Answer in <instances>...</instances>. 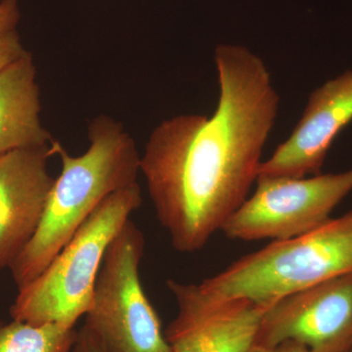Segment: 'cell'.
<instances>
[{
    "mask_svg": "<svg viewBox=\"0 0 352 352\" xmlns=\"http://www.w3.org/2000/svg\"><path fill=\"white\" fill-rule=\"evenodd\" d=\"M352 191V168L311 177H258L256 189L222 226L234 240L283 241L318 228Z\"/></svg>",
    "mask_w": 352,
    "mask_h": 352,
    "instance_id": "obj_6",
    "label": "cell"
},
{
    "mask_svg": "<svg viewBox=\"0 0 352 352\" xmlns=\"http://www.w3.org/2000/svg\"><path fill=\"white\" fill-rule=\"evenodd\" d=\"M72 352H106L100 340L87 325H83L76 333Z\"/></svg>",
    "mask_w": 352,
    "mask_h": 352,
    "instance_id": "obj_15",
    "label": "cell"
},
{
    "mask_svg": "<svg viewBox=\"0 0 352 352\" xmlns=\"http://www.w3.org/2000/svg\"><path fill=\"white\" fill-rule=\"evenodd\" d=\"M20 20L19 6L17 0L0 1V36L15 31Z\"/></svg>",
    "mask_w": 352,
    "mask_h": 352,
    "instance_id": "obj_14",
    "label": "cell"
},
{
    "mask_svg": "<svg viewBox=\"0 0 352 352\" xmlns=\"http://www.w3.org/2000/svg\"><path fill=\"white\" fill-rule=\"evenodd\" d=\"M214 61L220 91L214 115L164 120L140 157L157 220L179 252L205 247L248 198L279 107L258 55L220 44Z\"/></svg>",
    "mask_w": 352,
    "mask_h": 352,
    "instance_id": "obj_1",
    "label": "cell"
},
{
    "mask_svg": "<svg viewBox=\"0 0 352 352\" xmlns=\"http://www.w3.org/2000/svg\"><path fill=\"white\" fill-rule=\"evenodd\" d=\"M267 308L247 300L178 307L164 336L173 352H250Z\"/></svg>",
    "mask_w": 352,
    "mask_h": 352,
    "instance_id": "obj_10",
    "label": "cell"
},
{
    "mask_svg": "<svg viewBox=\"0 0 352 352\" xmlns=\"http://www.w3.org/2000/svg\"><path fill=\"white\" fill-rule=\"evenodd\" d=\"M250 352H311L307 347L293 340H287L272 347L252 346Z\"/></svg>",
    "mask_w": 352,
    "mask_h": 352,
    "instance_id": "obj_16",
    "label": "cell"
},
{
    "mask_svg": "<svg viewBox=\"0 0 352 352\" xmlns=\"http://www.w3.org/2000/svg\"><path fill=\"white\" fill-rule=\"evenodd\" d=\"M293 340L311 352L352 347V273L296 292L264 312L254 346Z\"/></svg>",
    "mask_w": 352,
    "mask_h": 352,
    "instance_id": "obj_7",
    "label": "cell"
},
{
    "mask_svg": "<svg viewBox=\"0 0 352 352\" xmlns=\"http://www.w3.org/2000/svg\"><path fill=\"white\" fill-rule=\"evenodd\" d=\"M78 331L59 324L0 322V352H72Z\"/></svg>",
    "mask_w": 352,
    "mask_h": 352,
    "instance_id": "obj_12",
    "label": "cell"
},
{
    "mask_svg": "<svg viewBox=\"0 0 352 352\" xmlns=\"http://www.w3.org/2000/svg\"><path fill=\"white\" fill-rule=\"evenodd\" d=\"M138 182L108 196L34 281L19 289L14 320L75 328L87 314L109 245L142 205Z\"/></svg>",
    "mask_w": 352,
    "mask_h": 352,
    "instance_id": "obj_4",
    "label": "cell"
},
{
    "mask_svg": "<svg viewBox=\"0 0 352 352\" xmlns=\"http://www.w3.org/2000/svg\"><path fill=\"white\" fill-rule=\"evenodd\" d=\"M346 352H352V349H349V351H347Z\"/></svg>",
    "mask_w": 352,
    "mask_h": 352,
    "instance_id": "obj_17",
    "label": "cell"
},
{
    "mask_svg": "<svg viewBox=\"0 0 352 352\" xmlns=\"http://www.w3.org/2000/svg\"><path fill=\"white\" fill-rule=\"evenodd\" d=\"M39 96L30 53L0 69V156L53 140L41 122Z\"/></svg>",
    "mask_w": 352,
    "mask_h": 352,
    "instance_id": "obj_11",
    "label": "cell"
},
{
    "mask_svg": "<svg viewBox=\"0 0 352 352\" xmlns=\"http://www.w3.org/2000/svg\"><path fill=\"white\" fill-rule=\"evenodd\" d=\"M142 231L127 220L109 245L85 325L106 352H173L140 279Z\"/></svg>",
    "mask_w": 352,
    "mask_h": 352,
    "instance_id": "obj_5",
    "label": "cell"
},
{
    "mask_svg": "<svg viewBox=\"0 0 352 352\" xmlns=\"http://www.w3.org/2000/svg\"><path fill=\"white\" fill-rule=\"evenodd\" d=\"M50 144L0 156V270L10 267L41 223L55 178Z\"/></svg>",
    "mask_w": 352,
    "mask_h": 352,
    "instance_id": "obj_9",
    "label": "cell"
},
{
    "mask_svg": "<svg viewBox=\"0 0 352 352\" xmlns=\"http://www.w3.org/2000/svg\"><path fill=\"white\" fill-rule=\"evenodd\" d=\"M351 120L352 72L347 71L312 92L300 122L261 163L258 178L320 175L331 145Z\"/></svg>",
    "mask_w": 352,
    "mask_h": 352,
    "instance_id": "obj_8",
    "label": "cell"
},
{
    "mask_svg": "<svg viewBox=\"0 0 352 352\" xmlns=\"http://www.w3.org/2000/svg\"><path fill=\"white\" fill-rule=\"evenodd\" d=\"M352 273V210L310 232L238 259L200 284L168 280L178 305L207 307L232 300L271 307L332 278Z\"/></svg>",
    "mask_w": 352,
    "mask_h": 352,
    "instance_id": "obj_3",
    "label": "cell"
},
{
    "mask_svg": "<svg viewBox=\"0 0 352 352\" xmlns=\"http://www.w3.org/2000/svg\"><path fill=\"white\" fill-rule=\"evenodd\" d=\"M88 138L89 148L80 156H72L61 143L51 141L61 173L34 237L11 264L19 289L41 275L102 201L138 182L140 156L122 124L99 116L90 122Z\"/></svg>",
    "mask_w": 352,
    "mask_h": 352,
    "instance_id": "obj_2",
    "label": "cell"
},
{
    "mask_svg": "<svg viewBox=\"0 0 352 352\" xmlns=\"http://www.w3.org/2000/svg\"><path fill=\"white\" fill-rule=\"evenodd\" d=\"M351 349H352V347H351Z\"/></svg>",
    "mask_w": 352,
    "mask_h": 352,
    "instance_id": "obj_18",
    "label": "cell"
},
{
    "mask_svg": "<svg viewBox=\"0 0 352 352\" xmlns=\"http://www.w3.org/2000/svg\"><path fill=\"white\" fill-rule=\"evenodd\" d=\"M25 52L15 31L0 36V69L19 59Z\"/></svg>",
    "mask_w": 352,
    "mask_h": 352,
    "instance_id": "obj_13",
    "label": "cell"
}]
</instances>
